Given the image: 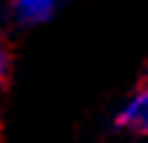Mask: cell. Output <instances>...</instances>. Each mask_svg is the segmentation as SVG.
<instances>
[{
	"label": "cell",
	"instance_id": "3",
	"mask_svg": "<svg viewBox=\"0 0 148 143\" xmlns=\"http://www.w3.org/2000/svg\"><path fill=\"white\" fill-rule=\"evenodd\" d=\"M8 62H11V59H8V49L3 46V41H0V78L8 73Z\"/></svg>",
	"mask_w": 148,
	"mask_h": 143
},
{
	"label": "cell",
	"instance_id": "1",
	"mask_svg": "<svg viewBox=\"0 0 148 143\" xmlns=\"http://www.w3.org/2000/svg\"><path fill=\"white\" fill-rule=\"evenodd\" d=\"M116 127L135 135H148V84L135 89L121 103V108L116 111Z\"/></svg>",
	"mask_w": 148,
	"mask_h": 143
},
{
	"label": "cell",
	"instance_id": "2",
	"mask_svg": "<svg viewBox=\"0 0 148 143\" xmlns=\"http://www.w3.org/2000/svg\"><path fill=\"white\" fill-rule=\"evenodd\" d=\"M57 11V0H14L11 14L19 24H43Z\"/></svg>",
	"mask_w": 148,
	"mask_h": 143
}]
</instances>
